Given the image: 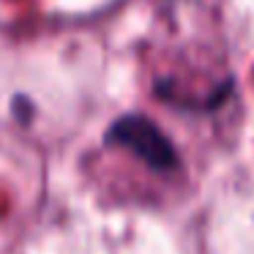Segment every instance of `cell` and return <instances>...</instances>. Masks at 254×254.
<instances>
[{
  "label": "cell",
  "mask_w": 254,
  "mask_h": 254,
  "mask_svg": "<svg viewBox=\"0 0 254 254\" xmlns=\"http://www.w3.org/2000/svg\"><path fill=\"white\" fill-rule=\"evenodd\" d=\"M115 134L123 142L134 145V148H137L145 159L153 161V164H170V161L175 159L170 145H167V139L161 137L148 121H123V123H118Z\"/></svg>",
  "instance_id": "6da1fadb"
}]
</instances>
